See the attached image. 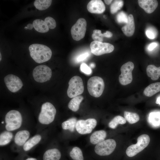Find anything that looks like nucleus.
<instances>
[{
    "instance_id": "5701e85b",
    "label": "nucleus",
    "mask_w": 160,
    "mask_h": 160,
    "mask_svg": "<svg viewBox=\"0 0 160 160\" xmlns=\"http://www.w3.org/2000/svg\"><path fill=\"white\" fill-rule=\"evenodd\" d=\"M33 28L38 32L44 33L49 31V28L44 21L42 20L36 19L33 22Z\"/></svg>"
},
{
    "instance_id": "e433bc0d",
    "label": "nucleus",
    "mask_w": 160,
    "mask_h": 160,
    "mask_svg": "<svg viewBox=\"0 0 160 160\" xmlns=\"http://www.w3.org/2000/svg\"><path fill=\"white\" fill-rule=\"evenodd\" d=\"M80 69L82 72L86 74H90L92 73V70L86 64L82 63L80 66Z\"/></svg>"
},
{
    "instance_id": "39448f33",
    "label": "nucleus",
    "mask_w": 160,
    "mask_h": 160,
    "mask_svg": "<svg viewBox=\"0 0 160 160\" xmlns=\"http://www.w3.org/2000/svg\"><path fill=\"white\" fill-rule=\"evenodd\" d=\"M150 141V138L148 135H140L137 138V143L131 145L127 148L126 152L127 155L129 157L135 156L147 147Z\"/></svg>"
},
{
    "instance_id": "a878e982",
    "label": "nucleus",
    "mask_w": 160,
    "mask_h": 160,
    "mask_svg": "<svg viewBox=\"0 0 160 160\" xmlns=\"http://www.w3.org/2000/svg\"><path fill=\"white\" fill-rule=\"evenodd\" d=\"M12 133L9 131H5L0 135V145L3 146L10 142L13 137Z\"/></svg>"
},
{
    "instance_id": "f704fd0d",
    "label": "nucleus",
    "mask_w": 160,
    "mask_h": 160,
    "mask_svg": "<svg viewBox=\"0 0 160 160\" xmlns=\"http://www.w3.org/2000/svg\"><path fill=\"white\" fill-rule=\"evenodd\" d=\"M44 21L49 28L51 29L55 28L56 25V22L55 19L50 17H46Z\"/></svg>"
},
{
    "instance_id": "09e8293b",
    "label": "nucleus",
    "mask_w": 160,
    "mask_h": 160,
    "mask_svg": "<svg viewBox=\"0 0 160 160\" xmlns=\"http://www.w3.org/2000/svg\"><path fill=\"white\" fill-rule=\"evenodd\" d=\"M1 123H2V124L4 123V121H2V122H1Z\"/></svg>"
},
{
    "instance_id": "c756f323",
    "label": "nucleus",
    "mask_w": 160,
    "mask_h": 160,
    "mask_svg": "<svg viewBox=\"0 0 160 160\" xmlns=\"http://www.w3.org/2000/svg\"><path fill=\"white\" fill-rule=\"evenodd\" d=\"M70 157L73 160H84L82 151L79 147H73L70 152Z\"/></svg>"
},
{
    "instance_id": "f3484780",
    "label": "nucleus",
    "mask_w": 160,
    "mask_h": 160,
    "mask_svg": "<svg viewBox=\"0 0 160 160\" xmlns=\"http://www.w3.org/2000/svg\"><path fill=\"white\" fill-rule=\"evenodd\" d=\"M30 136V133L27 130L19 131L15 134L14 141L19 146H22L25 143Z\"/></svg>"
},
{
    "instance_id": "72a5a7b5",
    "label": "nucleus",
    "mask_w": 160,
    "mask_h": 160,
    "mask_svg": "<svg viewBox=\"0 0 160 160\" xmlns=\"http://www.w3.org/2000/svg\"><path fill=\"white\" fill-rule=\"evenodd\" d=\"M116 19L118 23H127L128 20L127 14L123 11H121L118 13L116 16Z\"/></svg>"
},
{
    "instance_id": "20e7f679",
    "label": "nucleus",
    "mask_w": 160,
    "mask_h": 160,
    "mask_svg": "<svg viewBox=\"0 0 160 160\" xmlns=\"http://www.w3.org/2000/svg\"><path fill=\"white\" fill-rule=\"evenodd\" d=\"M105 87L103 79L97 76L89 79L87 83V88L90 95L95 97H100L102 94Z\"/></svg>"
},
{
    "instance_id": "a18cd8bd",
    "label": "nucleus",
    "mask_w": 160,
    "mask_h": 160,
    "mask_svg": "<svg viewBox=\"0 0 160 160\" xmlns=\"http://www.w3.org/2000/svg\"><path fill=\"white\" fill-rule=\"evenodd\" d=\"M90 65L92 67V68L94 67L95 66V65L93 63H91Z\"/></svg>"
},
{
    "instance_id": "9b49d317",
    "label": "nucleus",
    "mask_w": 160,
    "mask_h": 160,
    "mask_svg": "<svg viewBox=\"0 0 160 160\" xmlns=\"http://www.w3.org/2000/svg\"><path fill=\"white\" fill-rule=\"evenodd\" d=\"M91 52L96 56H99L112 52L114 49L112 44L107 43L93 41L90 45Z\"/></svg>"
},
{
    "instance_id": "58836bf2",
    "label": "nucleus",
    "mask_w": 160,
    "mask_h": 160,
    "mask_svg": "<svg viewBox=\"0 0 160 160\" xmlns=\"http://www.w3.org/2000/svg\"><path fill=\"white\" fill-rule=\"evenodd\" d=\"M157 44L156 42H153L148 45V49L149 50L151 51L156 47Z\"/></svg>"
},
{
    "instance_id": "f257e3e1",
    "label": "nucleus",
    "mask_w": 160,
    "mask_h": 160,
    "mask_svg": "<svg viewBox=\"0 0 160 160\" xmlns=\"http://www.w3.org/2000/svg\"><path fill=\"white\" fill-rule=\"evenodd\" d=\"M30 56L38 63H41L49 60L52 55L51 49L44 45L34 44L29 47Z\"/></svg>"
},
{
    "instance_id": "f8f14e48",
    "label": "nucleus",
    "mask_w": 160,
    "mask_h": 160,
    "mask_svg": "<svg viewBox=\"0 0 160 160\" xmlns=\"http://www.w3.org/2000/svg\"><path fill=\"white\" fill-rule=\"evenodd\" d=\"M96 120L92 118L86 120H78L76 125V129L77 132L81 134H86L90 133L96 126Z\"/></svg>"
},
{
    "instance_id": "c9c22d12",
    "label": "nucleus",
    "mask_w": 160,
    "mask_h": 160,
    "mask_svg": "<svg viewBox=\"0 0 160 160\" xmlns=\"http://www.w3.org/2000/svg\"><path fill=\"white\" fill-rule=\"evenodd\" d=\"M145 33L147 37L151 39H154L156 36V30L154 28L149 27L147 28L145 31Z\"/></svg>"
},
{
    "instance_id": "ea45409f",
    "label": "nucleus",
    "mask_w": 160,
    "mask_h": 160,
    "mask_svg": "<svg viewBox=\"0 0 160 160\" xmlns=\"http://www.w3.org/2000/svg\"><path fill=\"white\" fill-rule=\"evenodd\" d=\"M104 37L107 38H110L112 37L113 35L112 33L109 31H107L105 33H104Z\"/></svg>"
},
{
    "instance_id": "de8ad7c7",
    "label": "nucleus",
    "mask_w": 160,
    "mask_h": 160,
    "mask_svg": "<svg viewBox=\"0 0 160 160\" xmlns=\"http://www.w3.org/2000/svg\"><path fill=\"white\" fill-rule=\"evenodd\" d=\"M24 28L26 30H27V29H28L27 26L25 27Z\"/></svg>"
},
{
    "instance_id": "1a4fd4ad",
    "label": "nucleus",
    "mask_w": 160,
    "mask_h": 160,
    "mask_svg": "<svg viewBox=\"0 0 160 160\" xmlns=\"http://www.w3.org/2000/svg\"><path fill=\"white\" fill-rule=\"evenodd\" d=\"M134 68V64L130 61L124 63L121 66L120 68L121 73L119 76V79L121 85H126L132 82V71Z\"/></svg>"
},
{
    "instance_id": "0eeeda50",
    "label": "nucleus",
    "mask_w": 160,
    "mask_h": 160,
    "mask_svg": "<svg viewBox=\"0 0 160 160\" xmlns=\"http://www.w3.org/2000/svg\"><path fill=\"white\" fill-rule=\"evenodd\" d=\"M51 69L44 65H39L36 67L33 72V76L36 81L43 83L49 80L52 76Z\"/></svg>"
},
{
    "instance_id": "b1692460",
    "label": "nucleus",
    "mask_w": 160,
    "mask_h": 160,
    "mask_svg": "<svg viewBox=\"0 0 160 160\" xmlns=\"http://www.w3.org/2000/svg\"><path fill=\"white\" fill-rule=\"evenodd\" d=\"M83 99V97L80 95L73 98L68 103V108L73 111H77L79 108L81 103Z\"/></svg>"
},
{
    "instance_id": "a19ab883",
    "label": "nucleus",
    "mask_w": 160,
    "mask_h": 160,
    "mask_svg": "<svg viewBox=\"0 0 160 160\" xmlns=\"http://www.w3.org/2000/svg\"><path fill=\"white\" fill-rule=\"evenodd\" d=\"M27 27L28 29L31 30L33 28V24L31 23H29L27 25Z\"/></svg>"
},
{
    "instance_id": "7ed1b4c3",
    "label": "nucleus",
    "mask_w": 160,
    "mask_h": 160,
    "mask_svg": "<svg viewBox=\"0 0 160 160\" xmlns=\"http://www.w3.org/2000/svg\"><path fill=\"white\" fill-rule=\"evenodd\" d=\"M6 129L8 131H12L19 129L21 126L22 118L18 111L12 110L8 112L5 117Z\"/></svg>"
},
{
    "instance_id": "aec40b11",
    "label": "nucleus",
    "mask_w": 160,
    "mask_h": 160,
    "mask_svg": "<svg viewBox=\"0 0 160 160\" xmlns=\"http://www.w3.org/2000/svg\"><path fill=\"white\" fill-rule=\"evenodd\" d=\"M147 76L153 80H156L160 77V67H156L154 65H150L146 68Z\"/></svg>"
},
{
    "instance_id": "2eb2a0df",
    "label": "nucleus",
    "mask_w": 160,
    "mask_h": 160,
    "mask_svg": "<svg viewBox=\"0 0 160 160\" xmlns=\"http://www.w3.org/2000/svg\"><path fill=\"white\" fill-rule=\"evenodd\" d=\"M137 2L139 6L148 14L153 12L158 5L157 1L156 0H138Z\"/></svg>"
},
{
    "instance_id": "49530a36",
    "label": "nucleus",
    "mask_w": 160,
    "mask_h": 160,
    "mask_svg": "<svg viewBox=\"0 0 160 160\" xmlns=\"http://www.w3.org/2000/svg\"><path fill=\"white\" fill-rule=\"evenodd\" d=\"M0 60L1 61V53H0Z\"/></svg>"
},
{
    "instance_id": "bb28decb",
    "label": "nucleus",
    "mask_w": 160,
    "mask_h": 160,
    "mask_svg": "<svg viewBox=\"0 0 160 160\" xmlns=\"http://www.w3.org/2000/svg\"><path fill=\"white\" fill-rule=\"evenodd\" d=\"M52 2L51 0H36L34 2V5L37 9L43 10L49 8Z\"/></svg>"
},
{
    "instance_id": "423d86ee",
    "label": "nucleus",
    "mask_w": 160,
    "mask_h": 160,
    "mask_svg": "<svg viewBox=\"0 0 160 160\" xmlns=\"http://www.w3.org/2000/svg\"><path fill=\"white\" fill-rule=\"evenodd\" d=\"M67 91L69 97L73 98L82 94L84 91V86L82 79L78 76L72 77L68 82Z\"/></svg>"
},
{
    "instance_id": "6e6552de",
    "label": "nucleus",
    "mask_w": 160,
    "mask_h": 160,
    "mask_svg": "<svg viewBox=\"0 0 160 160\" xmlns=\"http://www.w3.org/2000/svg\"><path fill=\"white\" fill-rule=\"evenodd\" d=\"M116 146V143L114 140L108 139L96 144L95 151L99 155L108 156L113 151Z\"/></svg>"
},
{
    "instance_id": "4468645a",
    "label": "nucleus",
    "mask_w": 160,
    "mask_h": 160,
    "mask_svg": "<svg viewBox=\"0 0 160 160\" xmlns=\"http://www.w3.org/2000/svg\"><path fill=\"white\" fill-rule=\"evenodd\" d=\"M88 11L92 13L101 14L105 10V7L103 1L101 0H92L87 6Z\"/></svg>"
},
{
    "instance_id": "c85d7f7f",
    "label": "nucleus",
    "mask_w": 160,
    "mask_h": 160,
    "mask_svg": "<svg viewBox=\"0 0 160 160\" xmlns=\"http://www.w3.org/2000/svg\"><path fill=\"white\" fill-rule=\"evenodd\" d=\"M126 122L125 119L120 116H117L114 117L109 123L108 126L110 128H116L119 124H123Z\"/></svg>"
},
{
    "instance_id": "c03bdc74",
    "label": "nucleus",
    "mask_w": 160,
    "mask_h": 160,
    "mask_svg": "<svg viewBox=\"0 0 160 160\" xmlns=\"http://www.w3.org/2000/svg\"><path fill=\"white\" fill-rule=\"evenodd\" d=\"M25 160H37V159L34 158L30 157L27 158Z\"/></svg>"
},
{
    "instance_id": "6ab92c4d",
    "label": "nucleus",
    "mask_w": 160,
    "mask_h": 160,
    "mask_svg": "<svg viewBox=\"0 0 160 160\" xmlns=\"http://www.w3.org/2000/svg\"><path fill=\"white\" fill-rule=\"evenodd\" d=\"M106 135V133L104 130L96 131L91 135L90 141L93 144H97L104 140Z\"/></svg>"
},
{
    "instance_id": "ddd939ff",
    "label": "nucleus",
    "mask_w": 160,
    "mask_h": 160,
    "mask_svg": "<svg viewBox=\"0 0 160 160\" xmlns=\"http://www.w3.org/2000/svg\"><path fill=\"white\" fill-rule=\"evenodd\" d=\"M4 80L8 90L12 92H17L22 88L23 85L20 79L13 74L7 75L4 78Z\"/></svg>"
},
{
    "instance_id": "f03ea898",
    "label": "nucleus",
    "mask_w": 160,
    "mask_h": 160,
    "mask_svg": "<svg viewBox=\"0 0 160 160\" xmlns=\"http://www.w3.org/2000/svg\"><path fill=\"white\" fill-rule=\"evenodd\" d=\"M56 112V109L52 103L48 102L43 103L38 117L39 121L44 124L51 123L55 119Z\"/></svg>"
},
{
    "instance_id": "473e14b6",
    "label": "nucleus",
    "mask_w": 160,
    "mask_h": 160,
    "mask_svg": "<svg viewBox=\"0 0 160 160\" xmlns=\"http://www.w3.org/2000/svg\"><path fill=\"white\" fill-rule=\"evenodd\" d=\"M92 37L94 41L102 42L104 35V33H102L101 30L96 29L93 30Z\"/></svg>"
},
{
    "instance_id": "393cba45",
    "label": "nucleus",
    "mask_w": 160,
    "mask_h": 160,
    "mask_svg": "<svg viewBox=\"0 0 160 160\" xmlns=\"http://www.w3.org/2000/svg\"><path fill=\"white\" fill-rule=\"evenodd\" d=\"M77 119L73 117L64 121L62 124V128L65 130L68 129L71 132L74 131L77 122Z\"/></svg>"
},
{
    "instance_id": "cd10ccee",
    "label": "nucleus",
    "mask_w": 160,
    "mask_h": 160,
    "mask_svg": "<svg viewBox=\"0 0 160 160\" xmlns=\"http://www.w3.org/2000/svg\"><path fill=\"white\" fill-rule=\"evenodd\" d=\"M124 116L126 120L130 124L136 123L140 119L139 116L135 113L125 111L124 113Z\"/></svg>"
},
{
    "instance_id": "4be33fe9",
    "label": "nucleus",
    "mask_w": 160,
    "mask_h": 160,
    "mask_svg": "<svg viewBox=\"0 0 160 160\" xmlns=\"http://www.w3.org/2000/svg\"><path fill=\"white\" fill-rule=\"evenodd\" d=\"M41 137L39 135H36L27 141L23 145V148L25 151H28L39 143Z\"/></svg>"
},
{
    "instance_id": "dca6fc26",
    "label": "nucleus",
    "mask_w": 160,
    "mask_h": 160,
    "mask_svg": "<svg viewBox=\"0 0 160 160\" xmlns=\"http://www.w3.org/2000/svg\"><path fill=\"white\" fill-rule=\"evenodd\" d=\"M135 29L134 18L133 15L130 14L128 16V20L127 23L122 28L121 30L126 36L130 37L133 35Z\"/></svg>"
},
{
    "instance_id": "4c0bfd02",
    "label": "nucleus",
    "mask_w": 160,
    "mask_h": 160,
    "mask_svg": "<svg viewBox=\"0 0 160 160\" xmlns=\"http://www.w3.org/2000/svg\"><path fill=\"white\" fill-rule=\"evenodd\" d=\"M89 55V54L87 52L82 54L77 57V60L79 62H80L84 60Z\"/></svg>"
},
{
    "instance_id": "2f4dec72",
    "label": "nucleus",
    "mask_w": 160,
    "mask_h": 160,
    "mask_svg": "<svg viewBox=\"0 0 160 160\" xmlns=\"http://www.w3.org/2000/svg\"><path fill=\"white\" fill-rule=\"evenodd\" d=\"M149 120L153 125H159L160 123V113L154 112L150 113L149 116Z\"/></svg>"
},
{
    "instance_id": "412c9836",
    "label": "nucleus",
    "mask_w": 160,
    "mask_h": 160,
    "mask_svg": "<svg viewBox=\"0 0 160 160\" xmlns=\"http://www.w3.org/2000/svg\"><path fill=\"white\" fill-rule=\"evenodd\" d=\"M160 91V82L151 84L145 89L144 94L146 96L151 97Z\"/></svg>"
},
{
    "instance_id": "37998d69",
    "label": "nucleus",
    "mask_w": 160,
    "mask_h": 160,
    "mask_svg": "<svg viewBox=\"0 0 160 160\" xmlns=\"http://www.w3.org/2000/svg\"><path fill=\"white\" fill-rule=\"evenodd\" d=\"M156 103L160 105V96L157 98Z\"/></svg>"
},
{
    "instance_id": "79ce46f5",
    "label": "nucleus",
    "mask_w": 160,
    "mask_h": 160,
    "mask_svg": "<svg viewBox=\"0 0 160 160\" xmlns=\"http://www.w3.org/2000/svg\"><path fill=\"white\" fill-rule=\"evenodd\" d=\"M105 2L108 5L110 4L111 2L112 1V0H104Z\"/></svg>"
},
{
    "instance_id": "a211bd4d",
    "label": "nucleus",
    "mask_w": 160,
    "mask_h": 160,
    "mask_svg": "<svg viewBox=\"0 0 160 160\" xmlns=\"http://www.w3.org/2000/svg\"><path fill=\"white\" fill-rule=\"evenodd\" d=\"M61 157L60 151L57 148L49 149L46 151L43 156V160H59Z\"/></svg>"
},
{
    "instance_id": "9d476101",
    "label": "nucleus",
    "mask_w": 160,
    "mask_h": 160,
    "mask_svg": "<svg viewBox=\"0 0 160 160\" xmlns=\"http://www.w3.org/2000/svg\"><path fill=\"white\" fill-rule=\"evenodd\" d=\"M87 22L83 18H79L72 27L71 32L73 39L78 41L85 36L87 28Z\"/></svg>"
},
{
    "instance_id": "7c9ffc66",
    "label": "nucleus",
    "mask_w": 160,
    "mask_h": 160,
    "mask_svg": "<svg viewBox=\"0 0 160 160\" xmlns=\"http://www.w3.org/2000/svg\"><path fill=\"white\" fill-rule=\"evenodd\" d=\"M124 4V2L122 0H114L111 4L110 6V12L112 14L116 12L120 9Z\"/></svg>"
}]
</instances>
